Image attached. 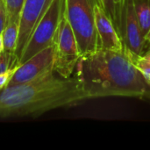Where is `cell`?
<instances>
[{"mask_svg": "<svg viewBox=\"0 0 150 150\" xmlns=\"http://www.w3.org/2000/svg\"><path fill=\"white\" fill-rule=\"evenodd\" d=\"M98 0H65V17L76 36L81 56L98 49L95 6Z\"/></svg>", "mask_w": 150, "mask_h": 150, "instance_id": "3", "label": "cell"}, {"mask_svg": "<svg viewBox=\"0 0 150 150\" xmlns=\"http://www.w3.org/2000/svg\"><path fill=\"white\" fill-rule=\"evenodd\" d=\"M5 25H6V11H5L4 4L2 0L0 4V33H3Z\"/></svg>", "mask_w": 150, "mask_h": 150, "instance_id": "17", "label": "cell"}, {"mask_svg": "<svg viewBox=\"0 0 150 150\" xmlns=\"http://www.w3.org/2000/svg\"><path fill=\"white\" fill-rule=\"evenodd\" d=\"M141 27L144 35L150 28V0H133Z\"/></svg>", "mask_w": 150, "mask_h": 150, "instance_id": "12", "label": "cell"}, {"mask_svg": "<svg viewBox=\"0 0 150 150\" xmlns=\"http://www.w3.org/2000/svg\"><path fill=\"white\" fill-rule=\"evenodd\" d=\"M87 100L75 76L63 78L54 71L33 81L8 86L0 91V118L39 117Z\"/></svg>", "mask_w": 150, "mask_h": 150, "instance_id": "2", "label": "cell"}, {"mask_svg": "<svg viewBox=\"0 0 150 150\" xmlns=\"http://www.w3.org/2000/svg\"><path fill=\"white\" fill-rule=\"evenodd\" d=\"M16 67H13V68H11L10 69H8L7 71L0 74V91H3L4 89H5L6 87H8V84L16 70Z\"/></svg>", "mask_w": 150, "mask_h": 150, "instance_id": "16", "label": "cell"}, {"mask_svg": "<svg viewBox=\"0 0 150 150\" xmlns=\"http://www.w3.org/2000/svg\"><path fill=\"white\" fill-rule=\"evenodd\" d=\"M144 40H145V46H144V52H143V54L145 52H147L150 48V28L149 29V31L147 32V33L145 34Z\"/></svg>", "mask_w": 150, "mask_h": 150, "instance_id": "19", "label": "cell"}, {"mask_svg": "<svg viewBox=\"0 0 150 150\" xmlns=\"http://www.w3.org/2000/svg\"><path fill=\"white\" fill-rule=\"evenodd\" d=\"M54 72V47H48L18 65L8 84L12 86L33 81Z\"/></svg>", "mask_w": 150, "mask_h": 150, "instance_id": "7", "label": "cell"}, {"mask_svg": "<svg viewBox=\"0 0 150 150\" xmlns=\"http://www.w3.org/2000/svg\"><path fill=\"white\" fill-rule=\"evenodd\" d=\"M149 50H150V48H149V50H148V51H149ZM148 51H147V52H148ZM145 53H146V52H145ZM145 53H144V54H145Z\"/></svg>", "mask_w": 150, "mask_h": 150, "instance_id": "23", "label": "cell"}, {"mask_svg": "<svg viewBox=\"0 0 150 150\" xmlns=\"http://www.w3.org/2000/svg\"><path fill=\"white\" fill-rule=\"evenodd\" d=\"M98 4L105 11L107 16L111 18L113 25L116 28L117 19H116V10H115V3L114 0H98Z\"/></svg>", "mask_w": 150, "mask_h": 150, "instance_id": "14", "label": "cell"}, {"mask_svg": "<svg viewBox=\"0 0 150 150\" xmlns=\"http://www.w3.org/2000/svg\"><path fill=\"white\" fill-rule=\"evenodd\" d=\"M6 11V24L16 23L19 25L25 0H3Z\"/></svg>", "mask_w": 150, "mask_h": 150, "instance_id": "11", "label": "cell"}, {"mask_svg": "<svg viewBox=\"0 0 150 150\" xmlns=\"http://www.w3.org/2000/svg\"><path fill=\"white\" fill-rule=\"evenodd\" d=\"M1 2H2V0H0V4H1Z\"/></svg>", "mask_w": 150, "mask_h": 150, "instance_id": "24", "label": "cell"}, {"mask_svg": "<svg viewBox=\"0 0 150 150\" xmlns=\"http://www.w3.org/2000/svg\"><path fill=\"white\" fill-rule=\"evenodd\" d=\"M18 29L19 25L18 24L9 23L5 25V27L2 33L4 41V51L13 54L14 56L18 37Z\"/></svg>", "mask_w": 150, "mask_h": 150, "instance_id": "10", "label": "cell"}, {"mask_svg": "<svg viewBox=\"0 0 150 150\" xmlns=\"http://www.w3.org/2000/svg\"><path fill=\"white\" fill-rule=\"evenodd\" d=\"M13 67H16L15 56L4 51V53L0 56V74L7 71Z\"/></svg>", "mask_w": 150, "mask_h": 150, "instance_id": "15", "label": "cell"}, {"mask_svg": "<svg viewBox=\"0 0 150 150\" xmlns=\"http://www.w3.org/2000/svg\"><path fill=\"white\" fill-rule=\"evenodd\" d=\"M128 51V50H127ZM131 59L134 62V64L135 65V67L137 68V69L142 73L146 78L150 76V59L145 57L144 55H136V54H133L132 53H130L128 51Z\"/></svg>", "mask_w": 150, "mask_h": 150, "instance_id": "13", "label": "cell"}, {"mask_svg": "<svg viewBox=\"0 0 150 150\" xmlns=\"http://www.w3.org/2000/svg\"><path fill=\"white\" fill-rule=\"evenodd\" d=\"M142 55H144L145 57H147V58H149V59H150V50H149V51H148V52H146L145 54H142Z\"/></svg>", "mask_w": 150, "mask_h": 150, "instance_id": "21", "label": "cell"}, {"mask_svg": "<svg viewBox=\"0 0 150 150\" xmlns=\"http://www.w3.org/2000/svg\"><path fill=\"white\" fill-rule=\"evenodd\" d=\"M3 53H4V41H3L2 33H0V56Z\"/></svg>", "mask_w": 150, "mask_h": 150, "instance_id": "20", "label": "cell"}, {"mask_svg": "<svg viewBox=\"0 0 150 150\" xmlns=\"http://www.w3.org/2000/svg\"><path fill=\"white\" fill-rule=\"evenodd\" d=\"M53 0H25L21 15L18 37L15 51L16 66L31 34Z\"/></svg>", "mask_w": 150, "mask_h": 150, "instance_id": "8", "label": "cell"}, {"mask_svg": "<svg viewBox=\"0 0 150 150\" xmlns=\"http://www.w3.org/2000/svg\"><path fill=\"white\" fill-rule=\"evenodd\" d=\"M118 33L125 47L133 54L142 55L144 52V33L141 27L133 0H125L119 21Z\"/></svg>", "mask_w": 150, "mask_h": 150, "instance_id": "6", "label": "cell"}, {"mask_svg": "<svg viewBox=\"0 0 150 150\" xmlns=\"http://www.w3.org/2000/svg\"><path fill=\"white\" fill-rule=\"evenodd\" d=\"M95 20L98 34V49L122 51L125 46L111 18L98 3L95 6Z\"/></svg>", "mask_w": 150, "mask_h": 150, "instance_id": "9", "label": "cell"}, {"mask_svg": "<svg viewBox=\"0 0 150 150\" xmlns=\"http://www.w3.org/2000/svg\"><path fill=\"white\" fill-rule=\"evenodd\" d=\"M79 86L86 99L105 97L150 98V83L122 51L97 49L82 55L76 67Z\"/></svg>", "mask_w": 150, "mask_h": 150, "instance_id": "1", "label": "cell"}, {"mask_svg": "<svg viewBox=\"0 0 150 150\" xmlns=\"http://www.w3.org/2000/svg\"><path fill=\"white\" fill-rule=\"evenodd\" d=\"M125 0H114L115 3V10H116V19H117V24H116V29L118 31V26H119V21H120V17L121 13V9L123 7Z\"/></svg>", "mask_w": 150, "mask_h": 150, "instance_id": "18", "label": "cell"}, {"mask_svg": "<svg viewBox=\"0 0 150 150\" xmlns=\"http://www.w3.org/2000/svg\"><path fill=\"white\" fill-rule=\"evenodd\" d=\"M65 12V0H53L30 36L18 66L41 50L53 46L54 39Z\"/></svg>", "mask_w": 150, "mask_h": 150, "instance_id": "4", "label": "cell"}, {"mask_svg": "<svg viewBox=\"0 0 150 150\" xmlns=\"http://www.w3.org/2000/svg\"><path fill=\"white\" fill-rule=\"evenodd\" d=\"M147 79H148L149 83H150V76H148V77H147Z\"/></svg>", "mask_w": 150, "mask_h": 150, "instance_id": "22", "label": "cell"}, {"mask_svg": "<svg viewBox=\"0 0 150 150\" xmlns=\"http://www.w3.org/2000/svg\"><path fill=\"white\" fill-rule=\"evenodd\" d=\"M54 71L63 78L71 77L81 57L73 30L65 17L60 22L54 39Z\"/></svg>", "mask_w": 150, "mask_h": 150, "instance_id": "5", "label": "cell"}]
</instances>
